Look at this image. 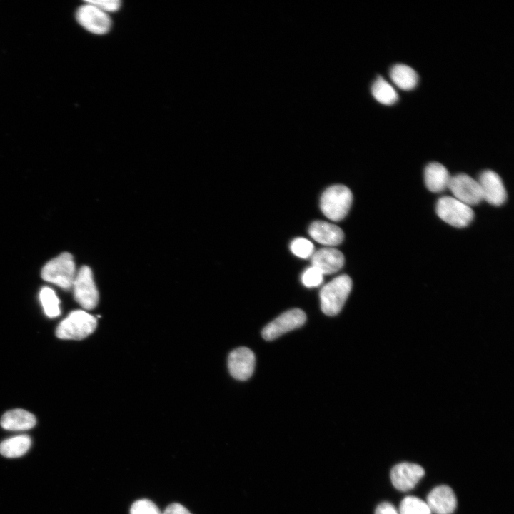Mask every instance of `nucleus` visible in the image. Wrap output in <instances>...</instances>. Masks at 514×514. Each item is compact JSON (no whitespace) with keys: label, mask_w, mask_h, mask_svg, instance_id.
Masks as SVG:
<instances>
[{"label":"nucleus","mask_w":514,"mask_h":514,"mask_svg":"<svg viewBox=\"0 0 514 514\" xmlns=\"http://www.w3.org/2000/svg\"><path fill=\"white\" fill-rule=\"evenodd\" d=\"M353 202L351 190L344 185H333L326 188L320 199L322 213L330 220L339 221L348 214Z\"/></svg>","instance_id":"f03ea898"},{"label":"nucleus","mask_w":514,"mask_h":514,"mask_svg":"<svg viewBox=\"0 0 514 514\" xmlns=\"http://www.w3.org/2000/svg\"><path fill=\"white\" fill-rule=\"evenodd\" d=\"M448 189L454 198L470 207L483 201L478 181L465 173L451 176Z\"/></svg>","instance_id":"6e6552de"},{"label":"nucleus","mask_w":514,"mask_h":514,"mask_svg":"<svg viewBox=\"0 0 514 514\" xmlns=\"http://www.w3.org/2000/svg\"><path fill=\"white\" fill-rule=\"evenodd\" d=\"M36 423L35 416L23 409H14L5 413L1 419V427L7 430H26Z\"/></svg>","instance_id":"f3484780"},{"label":"nucleus","mask_w":514,"mask_h":514,"mask_svg":"<svg viewBox=\"0 0 514 514\" xmlns=\"http://www.w3.org/2000/svg\"><path fill=\"white\" fill-rule=\"evenodd\" d=\"M310 236L325 246H337L342 243L344 233L338 226L323 221H315L308 228Z\"/></svg>","instance_id":"2eb2a0df"},{"label":"nucleus","mask_w":514,"mask_h":514,"mask_svg":"<svg viewBox=\"0 0 514 514\" xmlns=\"http://www.w3.org/2000/svg\"><path fill=\"white\" fill-rule=\"evenodd\" d=\"M163 514H192L184 506L179 503L170 504Z\"/></svg>","instance_id":"cd10ccee"},{"label":"nucleus","mask_w":514,"mask_h":514,"mask_svg":"<svg viewBox=\"0 0 514 514\" xmlns=\"http://www.w3.org/2000/svg\"><path fill=\"white\" fill-rule=\"evenodd\" d=\"M435 211L440 219L455 228L466 227L474 218L472 208L453 196L440 197L436 203Z\"/></svg>","instance_id":"39448f33"},{"label":"nucleus","mask_w":514,"mask_h":514,"mask_svg":"<svg viewBox=\"0 0 514 514\" xmlns=\"http://www.w3.org/2000/svg\"><path fill=\"white\" fill-rule=\"evenodd\" d=\"M390 77L393 82L403 90L413 89L418 80L415 71L403 64L393 65L390 70Z\"/></svg>","instance_id":"a211bd4d"},{"label":"nucleus","mask_w":514,"mask_h":514,"mask_svg":"<svg viewBox=\"0 0 514 514\" xmlns=\"http://www.w3.org/2000/svg\"><path fill=\"white\" fill-rule=\"evenodd\" d=\"M72 288L74 298L86 310L94 308L99 302V292L91 268L83 266L76 272Z\"/></svg>","instance_id":"423d86ee"},{"label":"nucleus","mask_w":514,"mask_h":514,"mask_svg":"<svg viewBox=\"0 0 514 514\" xmlns=\"http://www.w3.org/2000/svg\"><path fill=\"white\" fill-rule=\"evenodd\" d=\"M481 189L483 200L493 206L503 205L507 199V192L500 176L493 171H483L477 180Z\"/></svg>","instance_id":"9d476101"},{"label":"nucleus","mask_w":514,"mask_h":514,"mask_svg":"<svg viewBox=\"0 0 514 514\" xmlns=\"http://www.w3.org/2000/svg\"><path fill=\"white\" fill-rule=\"evenodd\" d=\"M91 3L96 6L103 11L113 12L118 11L121 6V1L119 0H106V1H89Z\"/></svg>","instance_id":"a878e982"},{"label":"nucleus","mask_w":514,"mask_h":514,"mask_svg":"<svg viewBox=\"0 0 514 514\" xmlns=\"http://www.w3.org/2000/svg\"><path fill=\"white\" fill-rule=\"evenodd\" d=\"M130 514H162L157 505L151 500L141 499L133 503Z\"/></svg>","instance_id":"b1692460"},{"label":"nucleus","mask_w":514,"mask_h":514,"mask_svg":"<svg viewBox=\"0 0 514 514\" xmlns=\"http://www.w3.org/2000/svg\"><path fill=\"white\" fill-rule=\"evenodd\" d=\"M39 299L48 317L55 318L60 314V301L51 288L43 287L39 293Z\"/></svg>","instance_id":"412c9836"},{"label":"nucleus","mask_w":514,"mask_h":514,"mask_svg":"<svg viewBox=\"0 0 514 514\" xmlns=\"http://www.w3.org/2000/svg\"><path fill=\"white\" fill-rule=\"evenodd\" d=\"M96 319L83 310L71 312L59 324L56 334L61 339L81 340L91 334L96 328Z\"/></svg>","instance_id":"20e7f679"},{"label":"nucleus","mask_w":514,"mask_h":514,"mask_svg":"<svg viewBox=\"0 0 514 514\" xmlns=\"http://www.w3.org/2000/svg\"><path fill=\"white\" fill-rule=\"evenodd\" d=\"M424 475L425 470L420 465L411 463H401L392 468L390 480L397 490L408 491L417 485Z\"/></svg>","instance_id":"f8f14e48"},{"label":"nucleus","mask_w":514,"mask_h":514,"mask_svg":"<svg viewBox=\"0 0 514 514\" xmlns=\"http://www.w3.org/2000/svg\"><path fill=\"white\" fill-rule=\"evenodd\" d=\"M31 440L27 435H19L0 443V453L6 458H16L24 455L30 448Z\"/></svg>","instance_id":"6ab92c4d"},{"label":"nucleus","mask_w":514,"mask_h":514,"mask_svg":"<svg viewBox=\"0 0 514 514\" xmlns=\"http://www.w3.org/2000/svg\"><path fill=\"white\" fill-rule=\"evenodd\" d=\"M306 320V313L299 308L287 311L268 325L262 331L266 341H272L290 331L303 326Z\"/></svg>","instance_id":"1a4fd4ad"},{"label":"nucleus","mask_w":514,"mask_h":514,"mask_svg":"<svg viewBox=\"0 0 514 514\" xmlns=\"http://www.w3.org/2000/svg\"><path fill=\"white\" fill-rule=\"evenodd\" d=\"M426 503L431 513L435 514H452L457 506L453 490L445 485L434 488L428 493Z\"/></svg>","instance_id":"ddd939ff"},{"label":"nucleus","mask_w":514,"mask_h":514,"mask_svg":"<svg viewBox=\"0 0 514 514\" xmlns=\"http://www.w3.org/2000/svg\"><path fill=\"white\" fill-rule=\"evenodd\" d=\"M375 514H399V513L391 503L383 502L377 506Z\"/></svg>","instance_id":"bb28decb"},{"label":"nucleus","mask_w":514,"mask_h":514,"mask_svg":"<svg viewBox=\"0 0 514 514\" xmlns=\"http://www.w3.org/2000/svg\"><path fill=\"white\" fill-rule=\"evenodd\" d=\"M345 261L343 254L336 248H323L311 256L312 266L318 269L323 275L338 271Z\"/></svg>","instance_id":"4468645a"},{"label":"nucleus","mask_w":514,"mask_h":514,"mask_svg":"<svg viewBox=\"0 0 514 514\" xmlns=\"http://www.w3.org/2000/svg\"><path fill=\"white\" fill-rule=\"evenodd\" d=\"M352 288V280L346 274L340 275L322 287L321 308L328 316H336L343 308Z\"/></svg>","instance_id":"f257e3e1"},{"label":"nucleus","mask_w":514,"mask_h":514,"mask_svg":"<svg viewBox=\"0 0 514 514\" xmlns=\"http://www.w3.org/2000/svg\"><path fill=\"white\" fill-rule=\"evenodd\" d=\"M399 514H431L426 502L415 496H407L400 502Z\"/></svg>","instance_id":"4be33fe9"},{"label":"nucleus","mask_w":514,"mask_h":514,"mask_svg":"<svg viewBox=\"0 0 514 514\" xmlns=\"http://www.w3.org/2000/svg\"><path fill=\"white\" fill-rule=\"evenodd\" d=\"M76 266L72 255L64 252L48 261L41 271L42 278L64 290H69L76 276Z\"/></svg>","instance_id":"7ed1b4c3"},{"label":"nucleus","mask_w":514,"mask_h":514,"mask_svg":"<svg viewBox=\"0 0 514 514\" xmlns=\"http://www.w3.org/2000/svg\"><path fill=\"white\" fill-rule=\"evenodd\" d=\"M291 251L297 257L308 258L314 253V246L311 241L305 238H296L290 245Z\"/></svg>","instance_id":"5701e85b"},{"label":"nucleus","mask_w":514,"mask_h":514,"mask_svg":"<svg viewBox=\"0 0 514 514\" xmlns=\"http://www.w3.org/2000/svg\"><path fill=\"white\" fill-rule=\"evenodd\" d=\"M78 23L85 29L95 34H104L109 31L111 21L107 13L86 1L76 12Z\"/></svg>","instance_id":"0eeeda50"},{"label":"nucleus","mask_w":514,"mask_h":514,"mask_svg":"<svg viewBox=\"0 0 514 514\" xmlns=\"http://www.w3.org/2000/svg\"><path fill=\"white\" fill-rule=\"evenodd\" d=\"M256 357L251 350L246 347L237 348L232 351L228 358V367L232 377L245 381L253 374Z\"/></svg>","instance_id":"9b49d317"},{"label":"nucleus","mask_w":514,"mask_h":514,"mask_svg":"<svg viewBox=\"0 0 514 514\" xmlns=\"http://www.w3.org/2000/svg\"><path fill=\"white\" fill-rule=\"evenodd\" d=\"M450 178L451 176L447 168L440 163H430L425 168V183L433 193H440L448 189Z\"/></svg>","instance_id":"dca6fc26"},{"label":"nucleus","mask_w":514,"mask_h":514,"mask_svg":"<svg viewBox=\"0 0 514 514\" xmlns=\"http://www.w3.org/2000/svg\"><path fill=\"white\" fill-rule=\"evenodd\" d=\"M323 280V274L312 266L306 269L301 276L302 283L308 288L318 286Z\"/></svg>","instance_id":"393cba45"},{"label":"nucleus","mask_w":514,"mask_h":514,"mask_svg":"<svg viewBox=\"0 0 514 514\" xmlns=\"http://www.w3.org/2000/svg\"><path fill=\"white\" fill-rule=\"evenodd\" d=\"M371 93L378 102L386 105L393 104L398 99L395 89L382 76H378L373 83Z\"/></svg>","instance_id":"aec40b11"}]
</instances>
